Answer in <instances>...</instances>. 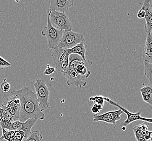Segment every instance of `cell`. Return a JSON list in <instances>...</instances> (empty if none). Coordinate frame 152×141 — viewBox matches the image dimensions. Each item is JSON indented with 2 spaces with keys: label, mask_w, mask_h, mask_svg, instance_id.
<instances>
[{
  "label": "cell",
  "mask_w": 152,
  "mask_h": 141,
  "mask_svg": "<svg viewBox=\"0 0 152 141\" xmlns=\"http://www.w3.org/2000/svg\"><path fill=\"white\" fill-rule=\"evenodd\" d=\"M12 95H16L20 100L19 121L24 122L29 119L43 120L45 115L40 110L37 95L31 89L23 87L13 90Z\"/></svg>",
  "instance_id": "1"
},
{
  "label": "cell",
  "mask_w": 152,
  "mask_h": 141,
  "mask_svg": "<svg viewBox=\"0 0 152 141\" xmlns=\"http://www.w3.org/2000/svg\"><path fill=\"white\" fill-rule=\"evenodd\" d=\"M49 16L48 12L47 26L43 28L41 34L43 37H46L49 48L53 50L58 47L63 36L64 31L58 30L52 26L50 21Z\"/></svg>",
  "instance_id": "2"
},
{
  "label": "cell",
  "mask_w": 152,
  "mask_h": 141,
  "mask_svg": "<svg viewBox=\"0 0 152 141\" xmlns=\"http://www.w3.org/2000/svg\"><path fill=\"white\" fill-rule=\"evenodd\" d=\"M35 90L36 91L37 101L41 111L46 110L50 107L49 98V90L44 80L37 79L34 84Z\"/></svg>",
  "instance_id": "3"
},
{
  "label": "cell",
  "mask_w": 152,
  "mask_h": 141,
  "mask_svg": "<svg viewBox=\"0 0 152 141\" xmlns=\"http://www.w3.org/2000/svg\"><path fill=\"white\" fill-rule=\"evenodd\" d=\"M104 99L105 101L110 103V104L119 107V109H121L123 111V112L125 113L127 115V117L126 120L120 124V126H121L123 131H125L126 130V126H128V124L133 123L135 121H137V120H141V121H143V122H146L147 123H152V118H147V117H143L141 116V111H139L135 113L131 112L124 107H122L121 105L116 103L115 101H113L112 100H111L110 98L104 97Z\"/></svg>",
  "instance_id": "4"
},
{
  "label": "cell",
  "mask_w": 152,
  "mask_h": 141,
  "mask_svg": "<svg viewBox=\"0 0 152 141\" xmlns=\"http://www.w3.org/2000/svg\"><path fill=\"white\" fill-rule=\"evenodd\" d=\"M49 19L52 26L60 31H72L73 27L70 19L65 12L50 11Z\"/></svg>",
  "instance_id": "5"
},
{
  "label": "cell",
  "mask_w": 152,
  "mask_h": 141,
  "mask_svg": "<svg viewBox=\"0 0 152 141\" xmlns=\"http://www.w3.org/2000/svg\"><path fill=\"white\" fill-rule=\"evenodd\" d=\"M85 40V37L82 34L72 31H64L63 36L58 47L65 49H71L77 44L84 42Z\"/></svg>",
  "instance_id": "6"
},
{
  "label": "cell",
  "mask_w": 152,
  "mask_h": 141,
  "mask_svg": "<svg viewBox=\"0 0 152 141\" xmlns=\"http://www.w3.org/2000/svg\"><path fill=\"white\" fill-rule=\"evenodd\" d=\"M20 100L16 95H12L4 101L1 107L7 111L12 117V121L19 120L20 111Z\"/></svg>",
  "instance_id": "7"
},
{
  "label": "cell",
  "mask_w": 152,
  "mask_h": 141,
  "mask_svg": "<svg viewBox=\"0 0 152 141\" xmlns=\"http://www.w3.org/2000/svg\"><path fill=\"white\" fill-rule=\"evenodd\" d=\"M124 114L121 109L118 110L111 111L107 112L102 115H94L93 121L95 122H104V123L115 124L116 122L118 121L121 118V116Z\"/></svg>",
  "instance_id": "8"
},
{
  "label": "cell",
  "mask_w": 152,
  "mask_h": 141,
  "mask_svg": "<svg viewBox=\"0 0 152 141\" xmlns=\"http://www.w3.org/2000/svg\"><path fill=\"white\" fill-rule=\"evenodd\" d=\"M63 75L67 79V84L68 86L73 85L75 87H81L86 86L87 84L85 81L87 78L81 76L74 69L68 68Z\"/></svg>",
  "instance_id": "9"
},
{
  "label": "cell",
  "mask_w": 152,
  "mask_h": 141,
  "mask_svg": "<svg viewBox=\"0 0 152 141\" xmlns=\"http://www.w3.org/2000/svg\"><path fill=\"white\" fill-rule=\"evenodd\" d=\"M37 120L35 119H29L24 122H21L19 120L14 122L11 125L12 130H21L25 133L24 140L27 138L31 133L32 127L36 123Z\"/></svg>",
  "instance_id": "10"
},
{
  "label": "cell",
  "mask_w": 152,
  "mask_h": 141,
  "mask_svg": "<svg viewBox=\"0 0 152 141\" xmlns=\"http://www.w3.org/2000/svg\"><path fill=\"white\" fill-rule=\"evenodd\" d=\"M74 0H50L48 11L65 12L74 4Z\"/></svg>",
  "instance_id": "11"
},
{
  "label": "cell",
  "mask_w": 152,
  "mask_h": 141,
  "mask_svg": "<svg viewBox=\"0 0 152 141\" xmlns=\"http://www.w3.org/2000/svg\"><path fill=\"white\" fill-rule=\"evenodd\" d=\"M145 12V29L147 34L152 33V3L151 0H145L141 7Z\"/></svg>",
  "instance_id": "12"
},
{
  "label": "cell",
  "mask_w": 152,
  "mask_h": 141,
  "mask_svg": "<svg viewBox=\"0 0 152 141\" xmlns=\"http://www.w3.org/2000/svg\"><path fill=\"white\" fill-rule=\"evenodd\" d=\"M69 56V54L67 52V49L57 47L53 50L52 58L54 62V68H55V70L58 69L61 63Z\"/></svg>",
  "instance_id": "13"
},
{
  "label": "cell",
  "mask_w": 152,
  "mask_h": 141,
  "mask_svg": "<svg viewBox=\"0 0 152 141\" xmlns=\"http://www.w3.org/2000/svg\"><path fill=\"white\" fill-rule=\"evenodd\" d=\"M142 59L143 62L152 64V33L147 34L146 43L142 52Z\"/></svg>",
  "instance_id": "14"
},
{
  "label": "cell",
  "mask_w": 152,
  "mask_h": 141,
  "mask_svg": "<svg viewBox=\"0 0 152 141\" xmlns=\"http://www.w3.org/2000/svg\"><path fill=\"white\" fill-rule=\"evenodd\" d=\"M93 65V62L88 60H84L81 62L76 68L77 73L81 76L88 78L91 75V71L89 70Z\"/></svg>",
  "instance_id": "15"
},
{
  "label": "cell",
  "mask_w": 152,
  "mask_h": 141,
  "mask_svg": "<svg viewBox=\"0 0 152 141\" xmlns=\"http://www.w3.org/2000/svg\"><path fill=\"white\" fill-rule=\"evenodd\" d=\"M68 54H75L76 55H79L83 59L86 60V47L84 43V42L77 44V45L73 47L72 48L67 49Z\"/></svg>",
  "instance_id": "16"
},
{
  "label": "cell",
  "mask_w": 152,
  "mask_h": 141,
  "mask_svg": "<svg viewBox=\"0 0 152 141\" xmlns=\"http://www.w3.org/2000/svg\"><path fill=\"white\" fill-rule=\"evenodd\" d=\"M143 101L150 105L152 107V85L143 86L140 90Z\"/></svg>",
  "instance_id": "17"
},
{
  "label": "cell",
  "mask_w": 152,
  "mask_h": 141,
  "mask_svg": "<svg viewBox=\"0 0 152 141\" xmlns=\"http://www.w3.org/2000/svg\"><path fill=\"white\" fill-rule=\"evenodd\" d=\"M84 60H85L83 59L79 55L75 54H70L69 56V65L68 68L75 70V68Z\"/></svg>",
  "instance_id": "18"
},
{
  "label": "cell",
  "mask_w": 152,
  "mask_h": 141,
  "mask_svg": "<svg viewBox=\"0 0 152 141\" xmlns=\"http://www.w3.org/2000/svg\"><path fill=\"white\" fill-rule=\"evenodd\" d=\"M2 134L0 137V141L6 140L7 141H21L16 137L15 130H7L2 129Z\"/></svg>",
  "instance_id": "19"
},
{
  "label": "cell",
  "mask_w": 152,
  "mask_h": 141,
  "mask_svg": "<svg viewBox=\"0 0 152 141\" xmlns=\"http://www.w3.org/2000/svg\"><path fill=\"white\" fill-rule=\"evenodd\" d=\"M42 138V136L39 131L34 130L31 131L29 136L23 141H41Z\"/></svg>",
  "instance_id": "20"
},
{
  "label": "cell",
  "mask_w": 152,
  "mask_h": 141,
  "mask_svg": "<svg viewBox=\"0 0 152 141\" xmlns=\"http://www.w3.org/2000/svg\"><path fill=\"white\" fill-rule=\"evenodd\" d=\"M143 64L145 66V75L152 85V64L143 62Z\"/></svg>",
  "instance_id": "21"
},
{
  "label": "cell",
  "mask_w": 152,
  "mask_h": 141,
  "mask_svg": "<svg viewBox=\"0 0 152 141\" xmlns=\"http://www.w3.org/2000/svg\"><path fill=\"white\" fill-rule=\"evenodd\" d=\"M89 101H93L94 104L104 105V97L102 95H95L89 98Z\"/></svg>",
  "instance_id": "22"
},
{
  "label": "cell",
  "mask_w": 152,
  "mask_h": 141,
  "mask_svg": "<svg viewBox=\"0 0 152 141\" xmlns=\"http://www.w3.org/2000/svg\"><path fill=\"white\" fill-rule=\"evenodd\" d=\"M133 130L134 136H135L137 141H146L143 136L141 135L139 130L137 129L136 126H134V127L133 128Z\"/></svg>",
  "instance_id": "23"
},
{
  "label": "cell",
  "mask_w": 152,
  "mask_h": 141,
  "mask_svg": "<svg viewBox=\"0 0 152 141\" xmlns=\"http://www.w3.org/2000/svg\"><path fill=\"white\" fill-rule=\"evenodd\" d=\"M104 106V105H102L94 104L91 108V112L94 115H97L98 113H99L102 110Z\"/></svg>",
  "instance_id": "24"
},
{
  "label": "cell",
  "mask_w": 152,
  "mask_h": 141,
  "mask_svg": "<svg viewBox=\"0 0 152 141\" xmlns=\"http://www.w3.org/2000/svg\"><path fill=\"white\" fill-rule=\"evenodd\" d=\"M11 66V64L9 62H7L6 60L3 59L0 56V70L4 68H8Z\"/></svg>",
  "instance_id": "25"
},
{
  "label": "cell",
  "mask_w": 152,
  "mask_h": 141,
  "mask_svg": "<svg viewBox=\"0 0 152 141\" xmlns=\"http://www.w3.org/2000/svg\"><path fill=\"white\" fill-rule=\"evenodd\" d=\"M10 87H11L10 84L8 82H4L3 83H2L0 86L1 91L4 93L8 92L10 89Z\"/></svg>",
  "instance_id": "26"
},
{
  "label": "cell",
  "mask_w": 152,
  "mask_h": 141,
  "mask_svg": "<svg viewBox=\"0 0 152 141\" xmlns=\"http://www.w3.org/2000/svg\"><path fill=\"white\" fill-rule=\"evenodd\" d=\"M55 72H56V70H55V68L54 67H50L49 66V65H47V68L44 71V74L47 75V76H50L52 74L54 73Z\"/></svg>",
  "instance_id": "27"
},
{
  "label": "cell",
  "mask_w": 152,
  "mask_h": 141,
  "mask_svg": "<svg viewBox=\"0 0 152 141\" xmlns=\"http://www.w3.org/2000/svg\"><path fill=\"white\" fill-rule=\"evenodd\" d=\"M145 12L142 8L139 10V12L137 13V18L142 19L145 18Z\"/></svg>",
  "instance_id": "28"
},
{
  "label": "cell",
  "mask_w": 152,
  "mask_h": 141,
  "mask_svg": "<svg viewBox=\"0 0 152 141\" xmlns=\"http://www.w3.org/2000/svg\"><path fill=\"white\" fill-rule=\"evenodd\" d=\"M151 137L150 140H151V141H152V131H151Z\"/></svg>",
  "instance_id": "29"
},
{
  "label": "cell",
  "mask_w": 152,
  "mask_h": 141,
  "mask_svg": "<svg viewBox=\"0 0 152 141\" xmlns=\"http://www.w3.org/2000/svg\"><path fill=\"white\" fill-rule=\"evenodd\" d=\"M51 80H54V78H53V77L51 78Z\"/></svg>",
  "instance_id": "30"
}]
</instances>
